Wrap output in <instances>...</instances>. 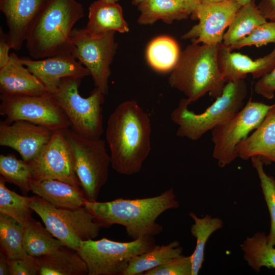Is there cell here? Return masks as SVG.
Masks as SVG:
<instances>
[{
  "label": "cell",
  "instance_id": "obj_22",
  "mask_svg": "<svg viewBox=\"0 0 275 275\" xmlns=\"http://www.w3.org/2000/svg\"><path fill=\"white\" fill-rule=\"evenodd\" d=\"M30 189L37 196L60 208H79L84 206L87 200L81 188L57 180H32Z\"/></svg>",
  "mask_w": 275,
  "mask_h": 275
},
{
  "label": "cell",
  "instance_id": "obj_7",
  "mask_svg": "<svg viewBox=\"0 0 275 275\" xmlns=\"http://www.w3.org/2000/svg\"><path fill=\"white\" fill-rule=\"evenodd\" d=\"M30 206L55 238L75 251L81 241L97 237L103 228L85 206L58 208L38 196L32 197Z\"/></svg>",
  "mask_w": 275,
  "mask_h": 275
},
{
  "label": "cell",
  "instance_id": "obj_8",
  "mask_svg": "<svg viewBox=\"0 0 275 275\" xmlns=\"http://www.w3.org/2000/svg\"><path fill=\"white\" fill-rule=\"evenodd\" d=\"M64 133L73 157L80 187L88 200L95 201L108 180L111 165L105 141L101 138L84 137L70 128L64 130Z\"/></svg>",
  "mask_w": 275,
  "mask_h": 275
},
{
  "label": "cell",
  "instance_id": "obj_5",
  "mask_svg": "<svg viewBox=\"0 0 275 275\" xmlns=\"http://www.w3.org/2000/svg\"><path fill=\"white\" fill-rule=\"evenodd\" d=\"M247 92L244 79L229 81L221 95L198 114L188 109L191 103L187 99H182L170 115L172 121L178 126L177 136L196 141L206 132L227 122L244 105Z\"/></svg>",
  "mask_w": 275,
  "mask_h": 275
},
{
  "label": "cell",
  "instance_id": "obj_15",
  "mask_svg": "<svg viewBox=\"0 0 275 275\" xmlns=\"http://www.w3.org/2000/svg\"><path fill=\"white\" fill-rule=\"evenodd\" d=\"M53 131L24 121L8 124L0 123V145L17 151L23 160L35 158L50 139Z\"/></svg>",
  "mask_w": 275,
  "mask_h": 275
},
{
  "label": "cell",
  "instance_id": "obj_19",
  "mask_svg": "<svg viewBox=\"0 0 275 275\" xmlns=\"http://www.w3.org/2000/svg\"><path fill=\"white\" fill-rule=\"evenodd\" d=\"M1 96H40L49 93L42 82L13 52L8 63L0 68Z\"/></svg>",
  "mask_w": 275,
  "mask_h": 275
},
{
  "label": "cell",
  "instance_id": "obj_43",
  "mask_svg": "<svg viewBox=\"0 0 275 275\" xmlns=\"http://www.w3.org/2000/svg\"><path fill=\"white\" fill-rule=\"evenodd\" d=\"M234 1L237 2L241 6H243L244 5H246L250 3L253 1H254V0H234Z\"/></svg>",
  "mask_w": 275,
  "mask_h": 275
},
{
  "label": "cell",
  "instance_id": "obj_11",
  "mask_svg": "<svg viewBox=\"0 0 275 275\" xmlns=\"http://www.w3.org/2000/svg\"><path fill=\"white\" fill-rule=\"evenodd\" d=\"M115 33L108 32L95 37L85 29H74L71 33V54L88 69L96 88L104 95L108 91L110 65L118 47Z\"/></svg>",
  "mask_w": 275,
  "mask_h": 275
},
{
  "label": "cell",
  "instance_id": "obj_6",
  "mask_svg": "<svg viewBox=\"0 0 275 275\" xmlns=\"http://www.w3.org/2000/svg\"><path fill=\"white\" fill-rule=\"evenodd\" d=\"M81 79L63 78L57 89L49 94L67 117L72 130L89 139H99L103 132L102 105L105 95L96 88L89 97H83L78 92Z\"/></svg>",
  "mask_w": 275,
  "mask_h": 275
},
{
  "label": "cell",
  "instance_id": "obj_28",
  "mask_svg": "<svg viewBox=\"0 0 275 275\" xmlns=\"http://www.w3.org/2000/svg\"><path fill=\"white\" fill-rule=\"evenodd\" d=\"M23 228V246L29 255L38 257L53 253L64 245L33 218Z\"/></svg>",
  "mask_w": 275,
  "mask_h": 275
},
{
  "label": "cell",
  "instance_id": "obj_29",
  "mask_svg": "<svg viewBox=\"0 0 275 275\" xmlns=\"http://www.w3.org/2000/svg\"><path fill=\"white\" fill-rule=\"evenodd\" d=\"M188 214L194 222L190 232L196 239L195 249L190 255L192 275H197L204 261V250L207 240L212 234L223 227V222L218 217H212L208 214L202 218L198 217L192 212Z\"/></svg>",
  "mask_w": 275,
  "mask_h": 275
},
{
  "label": "cell",
  "instance_id": "obj_27",
  "mask_svg": "<svg viewBox=\"0 0 275 275\" xmlns=\"http://www.w3.org/2000/svg\"><path fill=\"white\" fill-rule=\"evenodd\" d=\"M240 246L244 259L256 272H259L262 267L275 269V248L268 243L264 232H258L246 237Z\"/></svg>",
  "mask_w": 275,
  "mask_h": 275
},
{
  "label": "cell",
  "instance_id": "obj_30",
  "mask_svg": "<svg viewBox=\"0 0 275 275\" xmlns=\"http://www.w3.org/2000/svg\"><path fill=\"white\" fill-rule=\"evenodd\" d=\"M178 44L173 38L166 36L153 40L147 49V58L150 66L159 72L172 70L180 56Z\"/></svg>",
  "mask_w": 275,
  "mask_h": 275
},
{
  "label": "cell",
  "instance_id": "obj_31",
  "mask_svg": "<svg viewBox=\"0 0 275 275\" xmlns=\"http://www.w3.org/2000/svg\"><path fill=\"white\" fill-rule=\"evenodd\" d=\"M0 177V213L7 215L24 227L33 218L30 206L32 197L21 196L8 189Z\"/></svg>",
  "mask_w": 275,
  "mask_h": 275
},
{
  "label": "cell",
  "instance_id": "obj_12",
  "mask_svg": "<svg viewBox=\"0 0 275 275\" xmlns=\"http://www.w3.org/2000/svg\"><path fill=\"white\" fill-rule=\"evenodd\" d=\"M0 114L6 117L3 122L10 124L24 121L54 131L69 128L70 123L49 93L40 96L1 95Z\"/></svg>",
  "mask_w": 275,
  "mask_h": 275
},
{
  "label": "cell",
  "instance_id": "obj_4",
  "mask_svg": "<svg viewBox=\"0 0 275 275\" xmlns=\"http://www.w3.org/2000/svg\"><path fill=\"white\" fill-rule=\"evenodd\" d=\"M218 44L188 45L180 52L168 79L170 86L183 93L190 103L207 93L215 99L222 94L227 82L218 68Z\"/></svg>",
  "mask_w": 275,
  "mask_h": 275
},
{
  "label": "cell",
  "instance_id": "obj_25",
  "mask_svg": "<svg viewBox=\"0 0 275 275\" xmlns=\"http://www.w3.org/2000/svg\"><path fill=\"white\" fill-rule=\"evenodd\" d=\"M137 6L140 12L138 23L141 25L152 24L159 20L170 24L190 15L174 0H144Z\"/></svg>",
  "mask_w": 275,
  "mask_h": 275
},
{
  "label": "cell",
  "instance_id": "obj_13",
  "mask_svg": "<svg viewBox=\"0 0 275 275\" xmlns=\"http://www.w3.org/2000/svg\"><path fill=\"white\" fill-rule=\"evenodd\" d=\"M28 162L34 180H57L81 188L64 130L53 131L39 154Z\"/></svg>",
  "mask_w": 275,
  "mask_h": 275
},
{
  "label": "cell",
  "instance_id": "obj_36",
  "mask_svg": "<svg viewBox=\"0 0 275 275\" xmlns=\"http://www.w3.org/2000/svg\"><path fill=\"white\" fill-rule=\"evenodd\" d=\"M144 275H192L190 256L183 255L145 272Z\"/></svg>",
  "mask_w": 275,
  "mask_h": 275
},
{
  "label": "cell",
  "instance_id": "obj_20",
  "mask_svg": "<svg viewBox=\"0 0 275 275\" xmlns=\"http://www.w3.org/2000/svg\"><path fill=\"white\" fill-rule=\"evenodd\" d=\"M237 149L238 157L243 160L258 156L264 163H275V103L259 126Z\"/></svg>",
  "mask_w": 275,
  "mask_h": 275
},
{
  "label": "cell",
  "instance_id": "obj_42",
  "mask_svg": "<svg viewBox=\"0 0 275 275\" xmlns=\"http://www.w3.org/2000/svg\"><path fill=\"white\" fill-rule=\"evenodd\" d=\"M10 274L9 258L3 253H0V275Z\"/></svg>",
  "mask_w": 275,
  "mask_h": 275
},
{
  "label": "cell",
  "instance_id": "obj_3",
  "mask_svg": "<svg viewBox=\"0 0 275 275\" xmlns=\"http://www.w3.org/2000/svg\"><path fill=\"white\" fill-rule=\"evenodd\" d=\"M84 16L76 0H49L26 39L30 56L36 60L71 53L72 28Z\"/></svg>",
  "mask_w": 275,
  "mask_h": 275
},
{
  "label": "cell",
  "instance_id": "obj_1",
  "mask_svg": "<svg viewBox=\"0 0 275 275\" xmlns=\"http://www.w3.org/2000/svg\"><path fill=\"white\" fill-rule=\"evenodd\" d=\"M151 135L150 117L135 100L119 104L106 129L112 168L122 175L139 173L151 151Z\"/></svg>",
  "mask_w": 275,
  "mask_h": 275
},
{
  "label": "cell",
  "instance_id": "obj_38",
  "mask_svg": "<svg viewBox=\"0 0 275 275\" xmlns=\"http://www.w3.org/2000/svg\"><path fill=\"white\" fill-rule=\"evenodd\" d=\"M254 91L263 97L271 99L275 92V67L269 73L266 74L255 83Z\"/></svg>",
  "mask_w": 275,
  "mask_h": 275
},
{
  "label": "cell",
  "instance_id": "obj_46",
  "mask_svg": "<svg viewBox=\"0 0 275 275\" xmlns=\"http://www.w3.org/2000/svg\"><path fill=\"white\" fill-rule=\"evenodd\" d=\"M104 1H109V2H117L118 0H104Z\"/></svg>",
  "mask_w": 275,
  "mask_h": 275
},
{
  "label": "cell",
  "instance_id": "obj_16",
  "mask_svg": "<svg viewBox=\"0 0 275 275\" xmlns=\"http://www.w3.org/2000/svg\"><path fill=\"white\" fill-rule=\"evenodd\" d=\"M49 0H0V10L8 28L11 47L20 49L36 19Z\"/></svg>",
  "mask_w": 275,
  "mask_h": 275
},
{
  "label": "cell",
  "instance_id": "obj_18",
  "mask_svg": "<svg viewBox=\"0 0 275 275\" xmlns=\"http://www.w3.org/2000/svg\"><path fill=\"white\" fill-rule=\"evenodd\" d=\"M231 51L222 43L218 44V68L226 82L244 79L248 74L254 78H260L275 67V47L269 54L255 60Z\"/></svg>",
  "mask_w": 275,
  "mask_h": 275
},
{
  "label": "cell",
  "instance_id": "obj_9",
  "mask_svg": "<svg viewBox=\"0 0 275 275\" xmlns=\"http://www.w3.org/2000/svg\"><path fill=\"white\" fill-rule=\"evenodd\" d=\"M155 245L152 236L125 242L103 238L82 241L76 251L87 265L88 275H123L133 258Z\"/></svg>",
  "mask_w": 275,
  "mask_h": 275
},
{
  "label": "cell",
  "instance_id": "obj_17",
  "mask_svg": "<svg viewBox=\"0 0 275 275\" xmlns=\"http://www.w3.org/2000/svg\"><path fill=\"white\" fill-rule=\"evenodd\" d=\"M22 64L44 85L49 93L53 92L61 79L74 77L82 78L90 75L88 69L76 60L71 53L39 60L21 58Z\"/></svg>",
  "mask_w": 275,
  "mask_h": 275
},
{
  "label": "cell",
  "instance_id": "obj_21",
  "mask_svg": "<svg viewBox=\"0 0 275 275\" xmlns=\"http://www.w3.org/2000/svg\"><path fill=\"white\" fill-rule=\"evenodd\" d=\"M86 31L92 36H99L111 32L124 33L129 31L121 6L117 2L104 0L94 1L89 7Z\"/></svg>",
  "mask_w": 275,
  "mask_h": 275
},
{
  "label": "cell",
  "instance_id": "obj_34",
  "mask_svg": "<svg viewBox=\"0 0 275 275\" xmlns=\"http://www.w3.org/2000/svg\"><path fill=\"white\" fill-rule=\"evenodd\" d=\"M252 166L256 170L262 191L270 217V229L267 235L268 243L275 245V179L267 174L264 169V163L258 156L251 158Z\"/></svg>",
  "mask_w": 275,
  "mask_h": 275
},
{
  "label": "cell",
  "instance_id": "obj_40",
  "mask_svg": "<svg viewBox=\"0 0 275 275\" xmlns=\"http://www.w3.org/2000/svg\"><path fill=\"white\" fill-rule=\"evenodd\" d=\"M258 8L266 19L275 22V0H261Z\"/></svg>",
  "mask_w": 275,
  "mask_h": 275
},
{
  "label": "cell",
  "instance_id": "obj_24",
  "mask_svg": "<svg viewBox=\"0 0 275 275\" xmlns=\"http://www.w3.org/2000/svg\"><path fill=\"white\" fill-rule=\"evenodd\" d=\"M183 250L179 241L176 240L166 245L155 244L149 251L133 258L123 275L143 274L180 256Z\"/></svg>",
  "mask_w": 275,
  "mask_h": 275
},
{
  "label": "cell",
  "instance_id": "obj_37",
  "mask_svg": "<svg viewBox=\"0 0 275 275\" xmlns=\"http://www.w3.org/2000/svg\"><path fill=\"white\" fill-rule=\"evenodd\" d=\"M10 275H37L38 269L36 258L27 255L18 258L9 259Z\"/></svg>",
  "mask_w": 275,
  "mask_h": 275
},
{
  "label": "cell",
  "instance_id": "obj_41",
  "mask_svg": "<svg viewBox=\"0 0 275 275\" xmlns=\"http://www.w3.org/2000/svg\"><path fill=\"white\" fill-rule=\"evenodd\" d=\"M191 15L202 0H174Z\"/></svg>",
  "mask_w": 275,
  "mask_h": 275
},
{
  "label": "cell",
  "instance_id": "obj_10",
  "mask_svg": "<svg viewBox=\"0 0 275 275\" xmlns=\"http://www.w3.org/2000/svg\"><path fill=\"white\" fill-rule=\"evenodd\" d=\"M273 105L250 98L234 117L212 130V156L219 167H226L238 157V144L259 126Z\"/></svg>",
  "mask_w": 275,
  "mask_h": 275
},
{
  "label": "cell",
  "instance_id": "obj_14",
  "mask_svg": "<svg viewBox=\"0 0 275 275\" xmlns=\"http://www.w3.org/2000/svg\"><path fill=\"white\" fill-rule=\"evenodd\" d=\"M241 6L234 0L211 4L202 2L191 14L199 23L181 37L194 44H218L224 32Z\"/></svg>",
  "mask_w": 275,
  "mask_h": 275
},
{
  "label": "cell",
  "instance_id": "obj_35",
  "mask_svg": "<svg viewBox=\"0 0 275 275\" xmlns=\"http://www.w3.org/2000/svg\"><path fill=\"white\" fill-rule=\"evenodd\" d=\"M270 43H275V22L266 21L256 28L245 37L228 47L232 50L246 46L259 47Z\"/></svg>",
  "mask_w": 275,
  "mask_h": 275
},
{
  "label": "cell",
  "instance_id": "obj_33",
  "mask_svg": "<svg viewBox=\"0 0 275 275\" xmlns=\"http://www.w3.org/2000/svg\"><path fill=\"white\" fill-rule=\"evenodd\" d=\"M0 174L6 182L17 186L26 195L31 191L32 179L28 162L18 159L12 154L0 155Z\"/></svg>",
  "mask_w": 275,
  "mask_h": 275
},
{
  "label": "cell",
  "instance_id": "obj_45",
  "mask_svg": "<svg viewBox=\"0 0 275 275\" xmlns=\"http://www.w3.org/2000/svg\"><path fill=\"white\" fill-rule=\"evenodd\" d=\"M144 0H132V4L134 6H138L140 3H141Z\"/></svg>",
  "mask_w": 275,
  "mask_h": 275
},
{
  "label": "cell",
  "instance_id": "obj_2",
  "mask_svg": "<svg viewBox=\"0 0 275 275\" xmlns=\"http://www.w3.org/2000/svg\"><path fill=\"white\" fill-rule=\"evenodd\" d=\"M84 206L103 228L122 225L128 237L135 240L160 233L163 228L156 222L157 218L167 210L178 208L179 203L171 188L158 196L147 198H120L104 202L87 200Z\"/></svg>",
  "mask_w": 275,
  "mask_h": 275
},
{
  "label": "cell",
  "instance_id": "obj_32",
  "mask_svg": "<svg viewBox=\"0 0 275 275\" xmlns=\"http://www.w3.org/2000/svg\"><path fill=\"white\" fill-rule=\"evenodd\" d=\"M23 232L22 226L10 216L0 213L1 252L9 259L28 255L23 246Z\"/></svg>",
  "mask_w": 275,
  "mask_h": 275
},
{
  "label": "cell",
  "instance_id": "obj_23",
  "mask_svg": "<svg viewBox=\"0 0 275 275\" xmlns=\"http://www.w3.org/2000/svg\"><path fill=\"white\" fill-rule=\"evenodd\" d=\"M39 275H86L87 265L76 251L63 245L36 257Z\"/></svg>",
  "mask_w": 275,
  "mask_h": 275
},
{
  "label": "cell",
  "instance_id": "obj_39",
  "mask_svg": "<svg viewBox=\"0 0 275 275\" xmlns=\"http://www.w3.org/2000/svg\"><path fill=\"white\" fill-rule=\"evenodd\" d=\"M11 48L7 39V34H5L1 26L0 29V68L6 65L10 60Z\"/></svg>",
  "mask_w": 275,
  "mask_h": 275
},
{
  "label": "cell",
  "instance_id": "obj_26",
  "mask_svg": "<svg viewBox=\"0 0 275 275\" xmlns=\"http://www.w3.org/2000/svg\"><path fill=\"white\" fill-rule=\"evenodd\" d=\"M255 1V0H254ZM254 1L241 6L224 34L222 43L227 46L249 35L256 28L266 22Z\"/></svg>",
  "mask_w": 275,
  "mask_h": 275
},
{
  "label": "cell",
  "instance_id": "obj_44",
  "mask_svg": "<svg viewBox=\"0 0 275 275\" xmlns=\"http://www.w3.org/2000/svg\"><path fill=\"white\" fill-rule=\"evenodd\" d=\"M227 1L228 0H202V2L211 4H217L222 3Z\"/></svg>",
  "mask_w": 275,
  "mask_h": 275
}]
</instances>
